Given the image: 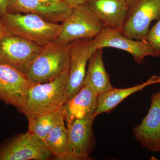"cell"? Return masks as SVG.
Segmentation results:
<instances>
[{
	"instance_id": "4",
	"label": "cell",
	"mask_w": 160,
	"mask_h": 160,
	"mask_svg": "<svg viewBox=\"0 0 160 160\" xmlns=\"http://www.w3.org/2000/svg\"><path fill=\"white\" fill-rule=\"evenodd\" d=\"M61 25L55 41L64 45L80 39H94L105 27L86 3L73 8Z\"/></svg>"
},
{
	"instance_id": "2",
	"label": "cell",
	"mask_w": 160,
	"mask_h": 160,
	"mask_svg": "<svg viewBox=\"0 0 160 160\" xmlns=\"http://www.w3.org/2000/svg\"><path fill=\"white\" fill-rule=\"evenodd\" d=\"M11 34L20 36L43 47L55 41L61 25L48 22L33 13H7L0 18Z\"/></svg>"
},
{
	"instance_id": "7",
	"label": "cell",
	"mask_w": 160,
	"mask_h": 160,
	"mask_svg": "<svg viewBox=\"0 0 160 160\" xmlns=\"http://www.w3.org/2000/svg\"><path fill=\"white\" fill-rule=\"evenodd\" d=\"M51 155L44 142L28 131L15 135L0 146V160H46Z\"/></svg>"
},
{
	"instance_id": "5",
	"label": "cell",
	"mask_w": 160,
	"mask_h": 160,
	"mask_svg": "<svg viewBox=\"0 0 160 160\" xmlns=\"http://www.w3.org/2000/svg\"><path fill=\"white\" fill-rule=\"evenodd\" d=\"M160 18V0H133L128 4L122 33L129 38L146 40L150 24Z\"/></svg>"
},
{
	"instance_id": "11",
	"label": "cell",
	"mask_w": 160,
	"mask_h": 160,
	"mask_svg": "<svg viewBox=\"0 0 160 160\" xmlns=\"http://www.w3.org/2000/svg\"><path fill=\"white\" fill-rule=\"evenodd\" d=\"M94 39L97 49L110 47L127 52L132 56L135 62L138 64L142 62L147 57H157L154 51L146 40L129 38L115 29L105 27Z\"/></svg>"
},
{
	"instance_id": "21",
	"label": "cell",
	"mask_w": 160,
	"mask_h": 160,
	"mask_svg": "<svg viewBox=\"0 0 160 160\" xmlns=\"http://www.w3.org/2000/svg\"><path fill=\"white\" fill-rule=\"evenodd\" d=\"M63 3L73 9L74 7L86 3L87 0H60Z\"/></svg>"
},
{
	"instance_id": "18",
	"label": "cell",
	"mask_w": 160,
	"mask_h": 160,
	"mask_svg": "<svg viewBox=\"0 0 160 160\" xmlns=\"http://www.w3.org/2000/svg\"><path fill=\"white\" fill-rule=\"evenodd\" d=\"M44 142L57 159L69 160V134L65 122L52 129Z\"/></svg>"
},
{
	"instance_id": "12",
	"label": "cell",
	"mask_w": 160,
	"mask_h": 160,
	"mask_svg": "<svg viewBox=\"0 0 160 160\" xmlns=\"http://www.w3.org/2000/svg\"><path fill=\"white\" fill-rule=\"evenodd\" d=\"M148 114L132 129L134 137L150 152H160V91L152 95Z\"/></svg>"
},
{
	"instance_id": "14",
	"label": "cell",
	"mask_w": 160,
	"mask_h": 160,
	"mask_svg": "<svg viewBox=\"0 0 160 160\" xmlns=\"http://www.w3.org/2000/svg\"><path fill=\"white\" fill-rule=\"evenodd\" d=\"M98 104L97 93L90 86H84L66 101L59 111L68 125L75 120L94 116Z\"/></svg>"
},
{
	"instance_id": "1",
	"label": "cell",
	"mask_w": 160,
	"mask_h": 160,
	"mask_svg": "<svg viewBox=\"0 0 160 160\" xmlns=\"http://www.w3.org/2000/svg\"><path fill=\"white\" fill-rule=\"evenodd\" d=\"M69 71L44 83L32 84L27 92L25 103L19 111L28 120L42 115L59 111L69 99Z\"/></svg>"
},
{
	"instance_id": "23",
	"label": "cell",
	"mask_w": 160,
	"mask_h": 160,
	"mask_svg": "<svg viewBox=\"0 0 160 160\" xmlns=\"http://www.w3.org/2000/svg\"><path fill=\"white\" fill-rule=\"evenodd\" d=\"M11 34L7 30L0 19V39L7 35Z\"/></svg>"
},
{
	"instance_id": "17",
	"label": "cell",
	"mask_w": 160,
	"mask_h": 160,
	"mask_svg": "<svg viewBox=\"0 0 160 160\" xmlns=\"http://www.w3.org/2000/svg\"><path fill=\"white\" fill-rule=\"evenodd\" d=\"M160 83V77L153 76L145 82L126 89H112L98 95L97 109L94 116H97L103 113H109L120 103L129 96L141 91L147 86Z\"/></svg>"
},
{
	"instance_id": "24",
	"label": "cell",
	"mask_w": 160,
	"mask_h": 160,
	"mask_svg": "<svg viewBox=\"0 0 160 160\" xmlns=\"http://www.w3.org/2000/svg\"><path fill=\"white\" fill-rule=\"evenodd\" d=\"M43 2H46L49 3H58L60 2H62L60 0H42Z\"/></svg>"
},
{
	"instance_id": "9",
	"label": "cell",
	"mask_w": 160,
	"mask_h": 160,
	"mask_svg": "<svg viewBox=\"0 0 160 160\" xmlns=\"http://www.w3.org/2000/svg\"><path fill=\"white\" fill-rule=\"evenodd\" d=\"M32 84L24 72L0 64V101L6 105L22 108Z\"/></svg>"
},
{
	"instance_id": "20",
	"label": "cell",
	"mask_w": 160,
	"mask_h": 160,
	"mask_svg": "<svg viewBox=\"0 0 160 160\" xmlns=\"http://www.w3.org/2000/svg\"><path fill=\"white\" fill-rule=\"evenodd\" d=\"M146 41L154 51L157 57L160 58V18L150 29Z\"/></svg>"
},
{
	"instance_id": "6",
	"label": "cell",
	"mask_w": 160,
	"mask_h": 160,
	"mask_svg": "<svg viewBox=\"0 0 160 160\" xmlns=\"http://www.w3.org/2000/svg\"><path fill=\"white\" fill-rule=\"evenodd\" d=\"M42 48L20 36L7 35L0 39V64L9 65L26 73Z\"/></svg>"
},
{
	"instance_id": "16",
	"label": "cell",
	"mask_w": 160,
	"mask_h": 160,
	"mask_svg": "<svg viewBox=\"0 0 160 160\" xmlns=\"http://www.w3.org/2000/svg\"><path fill=\"white\" fill-rule=\"evenodd\" d=\"M84 86H90L98 95L113 88L103 63L102 48L97 49L89 58Z\"/></svg>"
},
{
	"instance_id": "25",
	"label": "cell",
	"mask_w": 160,
	"mask_h": 160,
	"mask_svg": "<svg viewBox=\"0 0 160 160\" xmlns=\"http://www.w3.org/2000/svg\"><path fill=\"white\" fill-rule=\"evenodd\" d=\"M124 1H126V2H127L128 3V4H129V3L131 2H132L133 0H124Z\"/></svg>"
},
{
	"instance_id": "22",
	"label": "cell",
	"mask_w": 160,
	"mask_h": 160,
	"mask_svg": "<svg viewBox=\"0 0 160 160\" xmlns=\"http://www.w3.org/2000/svg\"><path fill=\"white\" fill-rule=\"evenodd\" d=\"M9 0H0V18L7 13Z\"/></svg>"
},
{
	"instance_id": "8",
	"label": "cell",
	"mask_w": 160,
	"mask_h": 160,
	"mask_svg": "<svg viewBox=\"0 0 160 160\" xmlns=\"http://www.w3.org/2000/svg\"><path fill=\"white\" fill-rule=\"evenodd\" d=\"M68 45L70 53L68 95L70 99L83 87L86 66L97 48L94 39H80L72 41Z\"/></svg>"
},
{
	"instance_id": "15",
	"label": "cell",
	"mask_w": 160,
	"mask_h": 160,
	"mask_svg": "<svg viewBox=\"0 0 160 160\" xmlns=\"http://www.w3.org/2000/svg\"><path fill=\"white\" fill-rule=\"evenodd\" d=\"M86 4L105 27L122 32L128 4L124 0H87Z\"/></svg>"
},
{
	"instance_id": "19",
	"label": "cell",
	"mask_w": 160,
	"mask_h": 160,
	"mask_svg": "<svg viewBox=\"0 0 160 160\" xmlns=\"http://www.w3.org/2000/svg\"><path fill=\"white\" fill-rule=\"evenodd\" d=\"M28 121V131L35 135L43 142L52 129L58 125L65 122L60 111L46 113Z\"/></svg>"
},
{
	"instance_id": "10",
	"label": "cell",
	"mask_w": 160,
	"mask_h": 160,
	"mask_svg": "<svg viewBox=\"0 0 160 160\" xmlns=\"http://www.w3.org/2000/svg\"><path fill=\"white\" fill-rule=\"evenodd\" d=\"M94 115L75 120L67 125L69 134V160L91 159L96 138L92 130Z\"/></svg>"
},
{
	"instance_id": "13",
	"label": "cell",
	"mask_w": 160,
	"mask_h": 160,
	"mask_svg": "<svg viewBox=\"0 0 160 160\" xmlns=\"http://www.w3.org/2000/svg\"><path fill=\"white\" fill-rule=\"evenodd\" d=\"M65 3H49L42 0H9L7 12L33 13L51 22H62L72 11Z\"/></svg>"
},
{
	"instance_id": "3",
	"label": "cell",
	"mask_w": 160,
	"mask_h": 160,
	"mask_svg": "<svg viewBox=\"0 0 160 160\" xmlns=\"http://www.w3.org/2000/svg\"><path fill=\"white\" fill-rule=\"evenodd\" d=\"M69 45L54 41L42 47L25 74L33 84L48 82L69 71Z\"/></svg>"
}]
</instances>
